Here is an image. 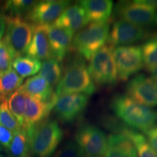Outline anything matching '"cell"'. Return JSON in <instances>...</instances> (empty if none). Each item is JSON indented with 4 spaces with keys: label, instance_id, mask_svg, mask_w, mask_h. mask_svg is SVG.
<instances>
[{
    "label": "cell",
    "instance_id": "6da1fadb",
    "mask_svg": "<svg viewBox=\"0 0 157 157\" xmlns=\"http://www.w3.org/2000/svg\"><path fill=\"white\" fill-rule=\"evenodd\" d=\"M111 108L118 119L129 128L146 132L156 126L157 111L127 95H115L111 99Z\"/></svg>",
    "mask_w": 157,
    "mask_h": 157
},
{
    "label": "cell",
    "instance_id": "7a4b0ae2",
    "mask_svg": "<svg viewBox=\"0 0 157 157\" xmlns=\"http://www.w3.org/2000/svg\"><path fill=\"white\" fill-rule=\"evenodd\" d=\"M95 90V84L90 77L85 63L79 57H76L68 63L56 92L60 97L74 93L90 95Z\"/></svg>",
    "mask_w": 157,
    "mask_h": 157
},
{
    "label": "cell",
    "instance_id": "3957f363",
    "mask_svg": "<svg viewBox=\"0 0 157 157\" xmlns=\"http://www.w3.org/2000/svg\"><path fill=\"white\" fill-rule=\"evenodd\" d=\"M27 134L31 153L36 157H50L63 137V132L56 121L44 120Z\"/></svg>",
    "mask_w": 157,
    "mask_h": 157
},
{
    "label": "cell",
    "instance_id": "277c9868",
    "mask_svg": "<svg viewBox=\"0 0 157 157\" xmlns=\"http://www.w3.org/2000/svg\"><path fill=\"white\" fill-rule=\"evenodd\" d=\"M109 32L108 22L90 23L75 34L72 47L79 56L90 60L107 42Z\"/></svg>",
    "mask_w": 157,
    "mask_h": 157
},
{
    "label": "cell",
    "instance_id": "5b68a950",
    "mask_svg": "<svg viewBox=\"0 0 157 157\" xmlns=\"http://www.w3.org/2000/svg\"><path fill=\"white\" fill-rule=\"evenodd\" d=\"M6 26L5 39L13 58L26 53L33 36V25L21 16L4 15Z\"/></svg>",
    "mask_w": 157,
    "mask_h": 157
},
{
    "label": "cell",
    "instance_id": "8992f818",
    "mask_svg": "<svg viewBox=\"0 0 157 157\" xmlns=\"http://www.w3.org/2000/svg\"><path fill=\"white\" fill-rule=\"evenodd\" d=\"M113 48L104 45L90 59L88 71L94 83L100 86L115 85L118 73L112 53Z\"/></svg>",
    "mask_w": 157,
    "mask_h": 157
},
{
    "label": "cell",
    "instance_id": "52a82bcc",
    "mask_svg": "<svg viewBox=\"0 0 157 157\" xmlns=\"http://www.w3.org/2000/svg\"><path fill=\"white\" fill-rule=\"evenodd\" d=\"M76 143L84 157H103L107 150V137L95 125L84 124L76 133Z\"/></svg>",
    "mask_w": 157,
    "mask_h": 157
},
{
    "label": "cell",
    "instance_id": "ba28073f",
    "mask_svg": "<svg viewBox=\"0 0 157 157\" xmlns=\"http://www.w3.org/2000/svg\"><path fill=\"white\" fill-rule=\"evenodd\" d=\"M112 53L117 66L118 78L127 81L143 66L142 48L137 45L116 47Z\"/></svg>",
    "mask_w": 157,
    "mask_h": 157
},
{
    "label": "cell",
    "instance_id": "9c48e42d",
    "mask_svg": "<svg viewBox=\"0 0 157 157\" xmlns=\"http://www.w3.org/2000/svg\"><path fill=\"white\" fill-rule=\"evenodd\" d=\"M116 17L138 26H157V10L149 7L137 1L119 2L114 9Z\"/></svg>",
    "mask_w": 157,
    "mask_h": 157
},
{
    "label": "cell",
    "instance_id": "30bf717a",
    "mask_svg": "<svg viewBox=\"0 0 157 157\" xmlns=\"http://www.w3.org/2000/svg\"><path fill=\"white\" fill-rule=\"evenodd\" d=\"M69 5V1L65 0L37 2L36 5L26 13L25 21L35 25L53 24Z\"/></svg>",
    "mask_w": 157,
    "mask_h": 157
},
{
    "label": "cell",
    "instance_id": "8fae6325",
    "mask_svg": "<svg viewBox=\"0 0 157 157\" xmlns=\"http://www.w3.org/2000/svg\"><path fill=\"white\" fill-rule=\"evenodd\" d=\"M126 93L137 103L153 107L157 105V84L151 78L139 74L128 82Z\"/></svg>",
    "mask_w": 157,
    "mask_h": 157
},
{
    "label": "cell",
    "instance_id": "7c38bea8",
    "mask_svg": "<svg viewBox=\"0 0 157 157\" xmlns=\"http://www.w3.org/2000/svg\"><path fill=\"white\" fill-rule=\"evenodd\" d=\"M148 31L144 28L124 20L115 21L109 32L108 42L110 46H128L146 39Z\"/></svg>",
    "mask_w": 157,
    "mask_h": 157
},
{
    "label": "cell",
    "instance_id": "4fadbf2b",
    "mask_svg": "<svg viewBox=\"0 0 157 157\" xmlns=\"http://www.w3.org/2000/svg\"><path fill=\"white\" fill-rule=\"evenodd\" d=\"M88 95L68 94L60 96L55 107V113L63 122H72L83 113L88 104Z\"/></svg>",
    "mask_w": 157,
    "mask_h": 157
},
{
    "label": "cell",
    "instance_id": "5bb4252c",
    "mask_svg": "<svg viewBox=\"0 0 157 157\" xmlns=\"http://www.w3.org/2000/svg\"><path fill=\"white\" fill-rule=\"evenodd\" d=\"M52 58L60 62L68 54L72 46L74 33L68 29L46 25Z\"/></svg>",
    "mask_w": 157,
    "mask_h": 157
},
{
    "label": "cell",
    "instance_id": "9a60e30c",
    "mask_svg": "<svg viewBox=\"0 0 157 157\" xmlns=\"http://www.w3.org/2000/svg\"><path fill=\"white\" fill-rule=\"evenodd\" d=\"M26 55L38 60L52 58L46 25H33V36Z\"/></svg>",
    "mask_w": 157,
    "mask_h": 157
},
{
    "label": "cell",
    "instance_id": "2e32d148",
    "mask_svg": "<svg viewBox=\"0 0 157 157\" xmlns=\"http://www.w3.org/2000/svg\"><path fill=\"white\" fill-rule=\"evenodd\" d=\"M88 22L89 21L83 7L79 4H74L68 6L53 25L75 33L84 28Z\"/></svg>",
    "mask_w": 157,
    "mask_h": 157
},
{
    "label": "cell",
    "instance_id": "e0dca14e",
    "mask_svg": "<svg viewBox=\"0 0 157 157\" xmlns=\"http://www.w3.org/2000/svg\"><path fill=\"white\" fill-rule=\"evenodd\" d=\"M25 96V110L23 129L26 132L44 121L50 112L42 101L28 95Z\"/></svg>",
    "mask_w": 157,
    "mask_h": 157
},
{
    "label": "cell",
    "instance_id": "ac0fdd59",
    "mask_svg": "<svg viewBox=\"0 0 157 157\" xmlns=\"http://www.w3.org/2000/svg\"><path fill=\"white\" fill-rule=\"evenodd\" d=\"M132 140L124 134H111L107 137L105 157H137Z\"/></svg>",
    "mask_w": 157,
    "mask_h": 157
},
{
    "label": "cell",
    "instance_id": "d6986e66",
    "mask_svg": "<svg viewBox=\"0 0 157 157\" xmlns=\"http://www.w3.org/2000/svg\"><path fill=\"white\" fill-rule=\"evenodd\" d=\"M78 4L91 23L108 22L113 10V2L110 0H82Z\"/></svg>",
    "mask_w": 157,
    "mask_h": 157
},
{
    "label": "cell",
    "instance_id": "ffe728a7",
    "mask_svg": "<svg viewBox=\"0 0 157 157\" xmlns=\"http://www.w3.org/2000/svg\"><path fill=\"white\" fill-rule=\"evenodd\" d=\"M52 87L42 76L38 75L29 78L21 86L19 90L31 97L42 101L50 93Z\"/></svg>",
    "mask_w": 157,
    "mask_h": 157
},
{
    "label": "cell",
    "instance_id": "44dd1931",
    "mask_svg": "<svg viewBox=\"0 0 157 157\" xmlns=\"http://www.w3.org/2000/svg\"><path fill=\"white\" fill-rule=\"evenodd\" d=\"M23 78L13 68L0 73V97L7 98L22 85Z\"/></svg>",
    "mask_w": 157,
    "mask_h": 157
},
{
    "label": "cell",
    "instance_id": "7402d4cb",
    "mask_svg": "<svg viewBox=\"0 0 157 157\" xmlns=\"http://www.w3.org/2000/svg\"><path fill=\"white\" fill-rule=\"evenodd\" d=\"M42 63L36 59L29 56H20L13 60V70L22 78L32 76L40 71Z\"/></svg>",
    "mask_w": 157,
    "mask_h": 157
},
{
    "label": "cell",
    "instance_id": "603a6c76",
    "mask_svg": "<svg viewBox=\"0 0 157 157\" xmlns=\"http://www.w3.org/2000/svg\"><path fill=\"white\" fill-rule=\"evenodd\" d=\"M10 151L12 157H31V147L29 137L23 129L14 133Z\"/></svg>",
    "mask_w": 157,
    "mask_h": 157
},
{
    "label": "cell",
    "instance_id": "cb8c5ba5",
    "mask_svg": "<svg viewBox=\"0 0 157 157\" xmlns=\"http://www.w3.org/2000/svg\"><path fill=\"white\" fill-rule=\"evenodd\" d=\"M124 134L132 140L138 157H157V153L151 146L144 135L129 127L126 129Z\"/></svg>",
    "mask_w": 157,
    "mask_h": 157
},
{
    "label": "cell",
    "instance_id": "d4e9b609",
    "mask_svg": "<svg viewBox=\"0 0 157 157\" xmlns=\"http://www.w3.org/2000/svg\"><path fill=\"white\" fill-rule=\"evenodd\" d=\"M39 75L44 78L52 87L56 86L62 77V68L60 62L55 58L44 60L41 66Z\"/></svg>",
    "mask_w": 157,
    "mask_h": 157
},
{
    "label": "cell",
    "instance_id": "484cf974",
    "mask_svg": "<svg viewBox=\"0 0 157 157\" xmlns=\"http://www.w3.org/2000/svg\"><path fill=\"white\" fill-rule=\"evenodd\" d=\"M8 107L20 126L23 128L25 110V96L20 90H17L8 99Z\"/></svg>",
    "mask_w": 157,
    "mask_h": 157
},
{
    "label": "cell",
    "instance_id": "4316f807",
    "mask_svg": "<svg viewBox=\"0 0 157 157\" xmlns=\"http://www.w3.org/2000/svg\"><path fill=\"white\" fill-rule=\"evenodd\" d=\"M141 46L143 64L149 71L157 67V34L151 36Z\"/></svg>",
    "mask_w": 157,
    "mask_h": 157
},
{
    "label": "cell",
    "instance_id": "83f0119b",
    "mask_svg": "<svg viewBox=\"0 0 157 157\" xmlns=\"http://www.w3.org/2000/svg\"><path fill=\"white\" fill-rule=\"evenodd\" d=\"M0 124L13 133L23 129L9 109L7 98L0 100Z\"/></svg>",
    "mask_w": 157,
    "mask_h": 157
},
{
    "label": "cell",
    "instance_id": "f1b7e54d",
    "mask_svg": "<svg viewBox=\"0 0 157 157\" xmlns=\"http://www.w3.org/2000/svg\"><path fill=\"white\" fill-rule=\"evenodd\" d=\"M36 2L33 0H11L5 3V10L10 13L11 16H20L28 13Z\"/></svg>",
    "mask_w": 157,
    "mask_h": 157
},
{
    "label": "cell",
    "instance_id": "f546056e",
    "mask_svg": "<svg viewBox=\"0 0 157 157\" xmlns=\"http://www.w3.org/2000/svg\"><path fill=\"white\" fill-rule=\"evenodd\" d=\"M53 157H84V155L77 143L68 141L57 151Z\"/></svg>",
    "mask_w": 157,
    "mask_h": 157
},
{
    "label": "cell",
    "instance_id": "4dcf8cb0",
    "mask_svg": "<svg viewBox=\"0 0 157 157\" xmlns=\"http://www.w3.org/2000/svg\"><path fill=\"white\" fill-rule=\"evenodd\" d=\"M13 57L5 39L0 40V73L11 69Z\"/></svg>",
    "mask_w": 157,
    "mask_h": 157
},
{
    "label": "cell",
    "instance_id": "1f68e13d",
    "mask_svg": "<svg viewBox=\"0 0 157 157\" xmlns=\"http://www.w3.org/2000/svg\"><path fill=\"white\" fill-rule=\"evenodd\" d=\"M14 133L0 124V143L6 150H9L13 141Z\"/></svg>",
    "mask_w": 157,
    "mask_h": 157
},
{
    "label": "cell",
    "instance_id": "d6a6232c",
    "mask_svg": "<svg viewBox=\"0 0 157 157\" xmlns=\"http://www.w3.org/2000/svg\"><path fill=\"white\" fill-rule=\"evenodd\" d=\"M58 98L59 97L57 95L56 92L54 91L53 89H52L51 90L50 93L48 94V96L42 101L43 103L46 105V106L50 112L52 111V109H55L57 102L58 101Z\"/></svg>",
    "mask_w": 157,
    "mask_h": 157
},
{
    "label": "cell",
    "instance_id": "836d02e7",
    "mask_svg": "<svg viewBox=\"0 0 157 157\" xmlns=\"http://www.w3.org/2000/svg\"><path fill=\"white\" fill-rule=\"evenodd\" d=\"M145 133L147 135V139H148L147 140L149 144L157 153V125L152 127L151 129H150Z\"/></svg>",
    "mask_w": 157,
    "mask_h": 157
},
{
    "label": "cell",
    "instance_id": "e575fe53",
    "mask_svg": "<svg viewBox=\"0 0 157 157\" xmlns=\"http://www.w3.org/2000/svg\"><path fill=\"white\" fill-rule=\"evenodd\" d=\"M138 3L157 10V0H137Z\"/></svg>",
    "mask_w": 157,
    "mask_h": 157
},
{
    "label": "cell",
    "instance_id": "d590c367",
    "mask_svg": "<svg viewBox=\"0 0 157 157\" xmlns=\"http://www.w3.org/2000/svg\"><path fill=\"white\" fill-rule=\"evenodd\" d=\"M5 25H6V22H5V16L0 13V40H2V39L3 37L4 33H5V31L6 29Z\"/></svg>",
    "mask_w": 157,
    "mask_h": 157
},
{
    "label": "cell",
    "instance_id": "8d00e7d4",
    "mask_svg": "<svg viewBox=\"0 0 157 157\" xmlns=\"http://www.w3.org/2000/svg\"><path fill=\"white\" fill-rule=\"evenodd\" d=\"M151 76V78L157 84V67L154 68V69L150 71Z\"/></svg>",
    "mask_w": 157,
    "mask_h": 157
},
{
    "label": "cell",
    "instance_id": "74e56055",
    "mask_svg": "<svg viewBox=\"0 0 157 157\" xmlns=\"http://www.w3.org/2000/svg\"><path fill=\"white\" fill-rule=\"evenodd\" d=\"M0 157H12L10 155H6V154H0Z\"/></svg>",
    "mask_w": 157,
    "mask_h": 157
},
{
    "label": "cell",
    "instance_id": "f35d334b",
    "mask_svg": "<svg viewBox=\"0 0 157 157\" xmlns=\"http://www.w3.org/2000/svg\"><path fill=\"white\" fill-rule=\"evenodd\" d=\"M2 150V149H1V146H0V151H1Z\"/></svg>",
    "mask_w": 157,
    "mask_h": 157
},
{
    "label": "cell",
    "instance_id": "ab89813d",
    "mask_svg": "<svg viewBox=\"0 0 157 157\" xmlns=\"http://www.w3.org/2000/svg\"><path fill=\"white\" fill-rule=\"evenodd\" d=\"M2 98H1V97H0V100H1V99H2Z\"/></svg>",
    "mask_w": 157,
    "mask_h": 157
}]
</instances>
